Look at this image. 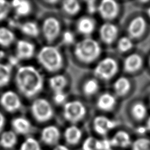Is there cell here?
<instances>
[{
  "instance_id": "obj_1",
  "label": "cell",
  "mask_w": 150,
  "mask_h": 150,
  "mask_svg": "<svg viewBox=\"0 0 150 150\" xmlns=\"http://www.w3.org/2000/svg\"><path fill=\"white\" fill-rule=\"evenodd\" d=\"M15 81L19 91L28 98L37 95L43 86L42 75L32 66H25L19 68L16 73Z\"/></svg>"
},
{
  "instance_id": "obj_2",
  "label": "cell",
  "mask_w": 150,
  "mask_h": 150,
  "mask_svg": "<svg viewBox=\"0 0 150 150\" xmlns=\"http://www.w3.org/2000/svg\"><path fill=\"white\" fill-rule=\"evenodd\" d=\"M74 53L77 59L81 62L90 63L99 57L101 47L96 40L86 38L76 44Z\"/></svg>"
},
{
  "instance_id": "obj_3",
  "label": "cell",
  "mask_w": 150,
  "mask_h": 150,
  "mask_svg": "<svg viewBox=\"0 0 150 150\" xmlns=\"http://www.w3.org/2000/svg\"><path fill=\"white\" fill-rule=\"evenodd\" d=\"M38 60L39 63L50 72H56L63 66L62 56L54 46L43 47L38 53Z\"/></svg>"
},
{
  "instance_id": "obj_4",
  "label": "cell",
  "mask_w": 150,
  "mask_h": 150,
  "mask_svg": "<svg viewBox=\"0 0 150 150\" xmlns=\"http://www.w3.org/2000/svg\"><path fill=\"white\" fill-rule=\"evenodd\" d=\"M31 111L34 118L39 122L50 120L53 115V110L50 103L42 98L36 99L32 103Z\"/></svg>"
},
{
  "instance_id": "obj_5",
  "label": "cell",
  "mask_w": 150,
  "mask_h": 150,
  "mask_svg": "<svg viewBox=\"0 0 150 150\" xmlns=\"http://www.w3.org/2000/svg\"><path fill=\"white\" fill-rule=\"evenodd\" d=\"M118 69V63L115 59L112 57H105L98 62L94 73L97 77L103 80H108L116 74Z\"/></svg>"
},
{
  "instance_id": "obj_6",
  "label": "cell",
  "mask_w": 150,
  "mask_h": 150,
  "mask_svg": "<svg viewBox=\"0 0 150 150\" xmlns=\"http://www.w3.org/2000/svg\"><path fill=\"white\" fill-rule=\"evenodd\" d=\"M86 114V107L80 101H70L64 105V118L71 123H76L81 121L84 117Z\"/></svg>"
},
{
  "instance_id": "obj_7",
  "label": "cell",
  "mask_w": 150,
  "mask_h": 150,
  "mask_svg": "<svg viewBox=\"0 0 150 150\" xmlns=\"http://www.w3.org/2000/svg\"><path fill=\"white\" fill-rule=\"evenodd\" d=\"M61 30L60 23L56 18H47L43 22L42 32L45 39L49 43L54 41Z\"/></svg>"
},
{
  "instance_id": "obj_8",
  "label": "cell",
  "mask_w": 150,
  "mask_h": 150,
  "mask_svg": "<svg viewBox=\"0 0 150 150\" xmlns=\"http://www.w3.org/2000/svg\"><path fill=\"white\" fill-rule=\"evenodd\" d=\"M97 10L102 18L107 21H111L118 15L119 6L115 1L103 0L98 5Z\"/></svg>"
},
{
  "instance_id": "obj_9",
  "label": "cell",
  "mask_w": 150,
  "mask_h": 150,
  "mask_svg": "<svg viewBox=\"0 0 150 150\" xmlns=\"http://www.w3.org/2000/svg\"><path fill=\"white\" fill-rule=\"evenodd\" d=\"M0 104L5 110L10 112L17 111L21 107L19 96L12 91H7L3 93L0 98Z\"/></svg>"
},
{
  "instance_id": "obj_10",
  "label": "cell",
  "mask_w": 150,
  "mask_h": 150,
  "mask_svg": "<svg viewBox=\"0 0 150 150\" xmlns=\"http://www.w3.org/2000/svg\"><path fill=\"white\" fill-rule=\"evenodd\" d=\"M147 28V23L145 19L142 16L134 18L129 22L128 26L129 38L138 39L141 38L145 32Z\"/></svg>"
},
{
  "instance_id": "obj_11",
  "label": "cell",
  "mask_w": 150,
  "mask_h": 150,
  "mask_svg": "<svg viewBox=\"0 0 150 150\" xmlns=\"http://www.w3.org/2000/svg\"><path fill=\"white\" fill-rule=\"evenodd\" d=\"M115 125L116 123L114 121L103 115L96 117L93 121V127L95 131L101 135H105Z\"/></svg>"
},
{
  "instance_id": "obj_12",
  "label": "cell",
  "mask_w": 150,
  "mask_h": 150,
  "mask_svg": "<svg viewBox=\"0 0 150 150\" xmlns=\"http://www.w3.org/2000/svg\"><path fill=\"white\" fill-rule=\"evenodd\" d=\"M100 36L101 40L107 44L112 43L118 36V28L114 24L107 22L101 25L100 29Z\"/></svg>"
},
{
  "instance_id": "obj_13",
  "label": "cell",
  "mask_w": 150,
  "mask_h": 150,
  "mask_svg": "<svg viewBox=\"0 0 150 150\" xmlns=\"http://www.w3.org/2000/svg\"><path fill=\"white\" fill-rule=\"evenodd\" d=\"M60 137L59 128L54 125H49L44 128L41 132L42 141L48 145H57Z\"/></svg>"
},
{
  "instance_id": "obj_14",
  "label": "cell",
  "mask_w": 150,
  "mask_h": 150,
  "mask_svg": "<svg viewBox=\"0 0 150 150\" xmlns=\"http://www.w3.org/2000/svg\"><path fill=\"white\" fill-rule=\"evenodd\" d=\"M143 65L142 57L137 54L133 53L128 56L124 62V69L127 73H132L138 71Z\"/></svg>"
},
{
  "instance_id": "obj_15",
  "label": "cell",
  "mask_w": 150,
  "mask_h": 150,
  "mask_svg": "<svg viewBox=\"0 0 150 150\" xmlns=\"http://www.w3.org/2000/svg\"><path fill=\"white\" fill-rule=\"evenodd\" d=\"M16 56L19 59L31 58L35 52V46L30 42L20 40L16 44Z\"/></svg>"
},
{
  "instance_id": "obj_16",
  "label": "cell",
  "mask_w": 150,
  "mask_h": 150,
  "mask_svg": "<svg viewBox=\"0 0 150 150\" xmlns=\"http://www.w3.org/2000/svg\"><path fill=\"white\" fill-rule=\"evenodd\" d=\"M13 131L16 134L26 135L30 132L32 125L29 121L26 118L19 117L15 118L11 122Z\"/></svg>"
},
{
  "instance_id": "obj_17",
  "label": "cell",
  "mask_w": 150,
  "mask_h": 150,
  "mask_svg": "<svg viewBox=\"0 0 150 150\" xmlns=\"http://www.w3.org/2000/svg\"><path fill=\"white\" fill-rule=\"evenodd\" d=\"M112 146L127 148L131 144V139L129 134L122 130L117 131L110 139Z\"/></svg>"
},
{
  "instance_id": "obj_18",
  "label": "cell",
  "mask_w": 150,
  "mask_h": 150,
  "mask_svg": "<svg viewBox=\"0 0 150 150\" xmlns=\"http://www.w3.org/2000/svg\"><path fill=\"white\" fill-rule=\"evenodd\" d=\"M95 26L94 20L88 16L81 18L77 23V29L79 32L86 36L91 34L94 32Z\"/></svg>"
},
{
  "instance_id": "obj_19",
  "label": "cell",
  "mask_w": 150,
  "mask_h": 150,
  "mask_svg": "<svg viewBox=\"0 0 150 150\" xmlns=\"http://www.w3.org/2000/svg\"><path fill=\"white\" fill-rule=\"evenodd\" d=\"M116 104L115 97L110 93H105L101 94L98 98L97 105L103 111H108L112 110Z\"/></svg>"
},
{
  "instance_id": "obj_20",
  "label": "cell",
  "mask_w": 150,
  "mask_h": 150,
  "mask_svg": "<svg viewBox=\"0 0 150 150\" xmlns=\"http://www.w3.org/2000/svg\"><path fill=\"white\" fill-rule=\"evenodd\" d=\"M82 132L76 125H71L66 128L64 132V137L66 142L70 145H76L81 138Z\"/></svg>"
},
{
  "instance_id": "obj_21",
  "label": "cell",
  "mask_w": 150,
  "mask_h": 150,
  "mask_svg": "<svg viewBox=\"0 0 150 150\" xmlns=\"http://www.w3.org/2000/svg\"><path fill=\"white\" fill-rule=\"evenodd\" d=\"M18 141L17 134L13 130L3 132L0 136V145L5 149L13 148Z\"/></svg>"
},
{
  "instance_id": "obj_22",
  "label": "cell",
  "mask_w": 150,
  "mask_h": 150,
  "mask_svg": "<svg viewBox=\"0 0 150 150\" xmlns=\"http://www.w3.org/2000/svg\"><path fill=\"white\" fill-rule=\"evenodd\" d=\"M131 87L129 80L125 77H120L114 83V89L115 93L119 96L127 94Z\"/></svg>"
},
{
  "instance_id": "obj_23",
  "label": "cell",
  "mask_w": 150,
  "mask_h": 150,
  "mask_svg": "<svg viewBox=\"0 0 150 150\" xmlns=\"http://www.w3.org/2000/svg\"><path fill=\"white\" fill-rule=\"evenodd\" d=\"M67 84V79L61 74L54 76L49 79V86L54 93L63 91Z\"/></svg>"
},
{
  "instance_id": "obj_24",
  "label": "cell",
  "mask_w": 150,
  "mask_h": 150,
  "mask_svg": "<svg viewBox=\"0 0 150 150\" xmlns=\"http://www.w3.org/2000/svg\"><path fill=\"white\" fill-rule=\"evenodd\" d=\"M11 6L15 10L17 15L19 16H26L31 11V5L29 1L24 0H15L12 2Z\"/></svg>"
},
{
  "instance_id": "obj_25",
  "label": "cell",
  "mask_w": 150,
  "mask_h": 150,
  "mask_svg": "<svg viewBox=\"0 0 150 150\" xmlns=\"http://www.w3.org/2000/svg\"><path fill=\"white\" fill-rule=\"evenodd\" d=\"M147 111L146 105L142 102L140 101L135 103L131 110L132 117L137 121L143 120L147 115Z\"/></svg>"
},
{
  "instance_id": "obj_26",
  "label": "cell",
  "mask_w": 150,
  "mask_h": 150,
  "mask_svg": "<svg viewBox=\"0 0 150 150\" xmlns=\"http://www.w3.org/2000/svg\"><path fill=\"white\" fill-rule=\"evenodd\" d=\"M20 29L23 33L32 37H36L39 33V29L38 25L32 21H28L23 23L21 26Z\"/></svg>"
},
{
  "instance_id": "obj_27",
  "label": "cell",
  "mask_w": 150,
  "mask_h": 150,
  "mask_svg": "<svg viewBox=\"0 0 150 150\" xmlns=\"http://www.w3.org/2000/svg\"><path fill=\"white\" fill-rule=\"evenodd\" d=\"M15 40L13 33L9 29L4 27L0 28V45L7 47Z\"/></svg>"
},
{
  "instance_id": "obj_28",
  "label": "cell",
  "mask_w": 150,
  "mask_h": 150,
  "mask_svg": "<svg viewBox=\"0 0 150 150\" xmlns=\"http://www.w3.org/2000/svg\"><path fill=\"white\" fill-rule=\"evenodd\" d=\"M62 8L66 13L74 15L80 11V4L76 0H66L63 2Z\"/></svg>"
},
{
  "instance_id": "obj_29",
  "label": "cell",
  "mask_w": 150,
  "mask_h": 150,
  "mask_svg": "<svg viewBox=\"0 0 150 150\" xmlns=\"http://www.w3.org/2000/svg\"><path fill=\"white\" fill-rule=\"evenodd\" d=\"M11 76V67L9 65L0 63V87L8 84Z\"/></svg>"
},
{
  "instance_id": "obj_30",
  "label": "cell",
  "mask_w": 150,
  "mask_h": 150,
  "mask_svg": "<svg viewBox=\"0 0 150 150\" xmlns=\"http://www.w3.org/2000/svg\"><path fill=\"white\" fill-rule=\"evenodd\" d=\"M99 88V84L97 80L90 79L87 80L83 85V90L84 93L88 96H92L96 93Z\"/></svg>"
},
{
  "instance_id": "obj_31",
  "label": "cell",
  "mask_w": 150,
  "mask_h": 150,
  "mask_svg": "<svg viewBox=\"0 0 150 150\" xmlns=\"http://www.w3.org/2000/svg\"><path fill=\"white\" fill-rule=\"evenodd\" d=\"M19 150H42V149L38 140L33 137H28L22 142Z\"/></svg>"
},
{
  "instance_id": "obj_32",
  "label": "cell",
  "mask_w": 150,
  "mask_h": 150,
  "mask_svg": "<svg viewBox=\"0 0 150 150\" xmlns=\"http://www.w3.org/2000/svg\"><path fill=\"white\" fill-rule=\"evenodd\" d=\"M132 150H150V139L146 138H139L132 144Z\"/></svg>"
},
{
  "instance_id": "obj_33",
  "label": "cell",
  "mask_w": 150,
  "mask_h": 150,
  "mask_svg": "<svg viewBox=\"0 0 150 150\" xmlns=\"http://www.w3.org/2000/svg\"><path fill=\"white\" fill-rule=\"evenodd\" d=\"M132 46L133 44L131 38L127 36L121 37L117 43L118 49L121 52H126L131 49Z\"/></svg>"
},
{
  "instance_id": "obj_34",
  "label": "cell",
  "mask_w": 150,
  "mask_h": 150,
  "mask_svg": "<svg viewBox=\"0 0 150 150\" xmlns=\"http://www.w3.org/2000/svg\"><path fill=\"white\" fill-rule=\"evenodd\" d=\"M97 139L93 137H88L83 142L82 149L83 150H97Z\"/></svg>"
},
{
  "instance_id": "obj_35",
  "label": "cell",
  "mask_w": 150,
  "mask_h": 150,
  "mask_svg": "<svg viewBox=\"0 0 150 150\" xmlns=\"http://www.w3.org/2000/svg\"><path fill=\"white\" fill-rule=\"evenodd\" d=\"M11 5L4 0H0V21L4 19L8 15Z\"/></svg>"
},
{
  "instance_id": "obj_36",
  "label": "cell",
  "mask_w": 150,
  "mask_h": 150,
  "mask_svg": "<svg viewBox=\"0 0 150 150\" xmlns=\"http://www.w3.org/2000/svg\"><path fill=\"white\" fill-rule=\"evenodd\" d=\"M111 144L110 139H97L96 148L97 150H111Z\"/></svg>"
},
{
  "instance_id": "obj_37",
  "label": "cell",
  "mask_w": 150,
  "mask_h": 150,
  "mask_svg": "<svg viewBox=\"0 0 150 150\" xmlns=\"http://www.w3.org/2000/svg\"><path fill=\"white\" fill-rule=\"evenodd\" d=\"M54 93L53 100L56 104H60L65 101L66 99V96L63 91L56 92Z\"/></svg>"
},
{
  "instance_id": "obj_38",
  "label": "cell",
  "mask_w": 150,
  "mask_h": 150,
  "mask_svg": "<svg viewBox=\"0 0 150 150\" xmlns=\"http://www.w3.org/2000/svg\"><path fill=\"white\" fill-rule=\"evenodd\" d=\"M63 40L66 44H71L74 41V36L71 32L66 31L64 32L63 35Z\"/></svg>"
},
{
  "instance_id": "obj_39",
  "label": "cell",
  "mask_w": 150,
  "mask_h": 150,
  "mask_svg": "<svg viewBox=\"0 0 150 150\" xmlns=\"http://www.w3.org/2000/svg\"><path fill=\"white\" fill-rule=\"evenodd\" d=\"M98 6H96V2L94 1H87V11L90 13H93L97 10Z\"/></svg>"
},
{
  "instance_id": "obj_40",
  "label": "cell",
  "mask_w": 150,
  "mask_h": 150,
  "mask_svg": "<svg viewBox=\"0 0 150 150\" xmlns=\"http://www.w3.org/2000/svg\"><path fill=\"white\" fill-rule=\"evenodd\" d=\"M5 123V117L3 114L0 112V132L2 131Z\"/></svg>"
},
{
  "instance_id": "obj_41",
  "label": "cell",
  "mask_w": 150,
  "mask_h": 150,
  "mask_svg": "<svg viewBox=\"0 0 150 150\" xmlns=\"http://www.w3.org/2000/svg\"><path fill=\"white\" fill-rule=\"evenodd\" d=\"M52 150H70L66 146L63 145H57Z\"/></svg>"
},
{
  "instance_id": "obj_42",
  "label": "cell",
  "mask_w": 150,
  "mask_h": 150,
  "mask_svg": "<svg viewBox=\"0 0 150 150\" xmlns=\"http://www.w3.org/2000/svg\"><path fill=\"white\" fill-rule=\"evenodd\" d=\"M146 129L150 131V116L148 118L146 123Z\"/></svg>"
},
{
  "instance_id": "obj_43",
  "label": "cell",
  "mask_w": 150,
  "mask_h": 150,
  "mask_svg": "<svg viewBox=\"0 0 150 150\" xmlns=\"http://www.w3.org/2000/svg\"><path fill=\"white\" fill-rule=\"evenodd\" d=\"M146 12H147V15H148V17H149V19H150V6L148 8L147 11H146Z\"/></svg>"
},
{
  "instance_id": "obj_44",
  "label": "cell",
  "mask_w": 150,
  "mask_h": 150,
  "mask_svg": "<svg viewBox=\"0 0 150 150\" xmlns=\"http://www.w3.org/2000/svg\"><path fill=\"white\" fill-rule=\"evenodd\" d=\"M149 67H150V57L149 59Z\"/></svg>"
},
{
  "instance_id": "obj_45",
  "label": "cell",
  "mask_w": 150,
  "mask_h": 150,
  "mask_svg": "<svg viewBox=\"0 0 150 150\" xmlns=\"http://www.w3.org/2000/svg\"><path fill=\"white\" fill-rule=\"evenodd\" d=\"M149 105H150V94H149Z\"/></svg>"
}]
</instances>
